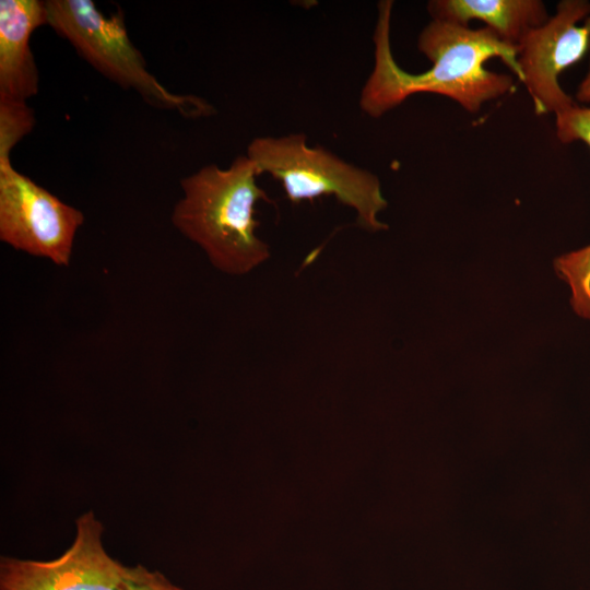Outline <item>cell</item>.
I'll use <instances>...</instances> for the list:
<instances>
[{
  "instance_id": "obj_1",
  "label": "cell",
  "mask_w": 590,
  "mask_h": 590,
  "mask_svg": "<svg viewBox=\"0 0 590 590\" xmlns=\"http://www.w3.org/2000/svg\"><path fill=\"white\" fill-rule=\"evenodd\" d=\"M392 1L378 4L374 32L375 66L359 98L362 110L379 118L417 93H434L456 101L469 113L514 88L510 75L485 69L491 58H500L519 78L518 46L503 42L484 26L472 30L456 23L433 20L421 32L417 48L433 66L423 73L401 69L391 52L390 19Z\"/></svg>"
},
{
  "instance_id": "obj_2",
  "label": "cell",
  "mask_w": 590,
  "mask_h": 590,
  "mask_svg": "<svg viewBox=\"0 0 590 590\" xmlns=\"http://www.w3.org/2000/svg\"><path fill=\"white\" fill-rule=\"evenodd\" d=\"M258 175L255 163L238 155L225 169L210 164L180 180L184 197L173 210L174 226L228 274L248 273L270 258L269 245L256 235L255 205L271 202Z\"/></svg>"
},
{
  "instance_id": "obj_3",
  "label": "cell",
  "mask_w": 590,
  "mask_h": 590,
  "mask_svg": "<svg viewBox=\"0 0 590 590\" xmlns=\"http://www.w3.org/2000/svg\"><path fill=\"white\" fill-rule=\"evenodd\" d=\"M45 4L46 24L107 79L135 91L149 105L175 110L185 118H203L215 113L205 99L173 93L156 80L130 40L120 9L108 16L92 0H46Z\"/></svg>"
},
{
  "instance_id": "obj_4",
  "label": "cell",
  "mask_w": 590,
  "mask_h": 590,
  "mask_svg": "<svg viewBox=\"0 0 590 590\" xmlns=\"http://www.w3.org/2000/svg\"><path fill=\"white\" fill-rule=\"evenodd\" d=\"M246 155L258 174L267 173L281 182L292 203L332 196L356 212L361 227L369 232L388 228L377 217L388 205L378 177L322 146H308L304 133L255 138Z\"/></svg>"
},
{
  "instance_id": "obj_5",
  "label": "cell",
  "mask_w": 590,
  "mask_h": 590,
  "mask_svg": "<svg viewBox=\"0 0 590 590\" xmlns=\"http://www.w3.org/2000/svg\"><path fill=\"white\" fill-rule=\"evenodd\" d=\"M84 214L13 168L0 164V239L14 249L69 266Z\"/></svg>"
},
{
  "instance_id": "obj_6",
  "label": "cell",
  "mask_w": 590,
  "mask_h": 590,
  "mask_svg": "<svg viewBox=\"0 0 590 590\" xmlns=\"http://www.w3.org/2000/svg\"><path fill=\"white\" fill-rule=\"evenodd\" d=\"M590 51V2L563 0L556 13L531 30L518 45L519 80L536 114L559 113L575 104L558 83L559 74Z\"/></svg>"
},
{
  "instance_id": "obj_7",
  "label": "cell",
  "mask_w": 590,
  "mask_h": 590,
  "mask_svg": "<svg viewBox=\"0 0 590 590\" xmlns=\"http://www.w3.org/2000/svg\"><path fill=\"white\" fill-rule=\"evenodd\" d=\"M103 533V523L87 511L75 520L73 542L59 557H1L0 590H128V566L107 553Z\"/></svg>"
},
{
  "instance_id": "obj_8",
  "label": "cell",
  "mask_w": 590,
  "mask_h": 590,
  "mask_svg": "<svg viewBox=\"0 0 590 590\" xmlns=\"http://www.w3.org/2000/svg\"><path fill=\"white\" fill-rule=\"evenodd\" d=\"M46 22L45 1H0V97L26 102L38 93L39 73L30 40Z\"/></svg>"
},
{
  "instance_id": "obj_9",
  "label": "cell",
  "mask_w": 590,
  "mask_h": 590,
  "mask_svg": "<svg viewBox=\"0 0 590 590\" xmlns=\"http://www.w3.org/2000/svg\"><path fill=\"white\" fill-rule=\"evenodd\" d=\"M427 10L433 20L462 26L480 20L503 42L514 46L550 19L540 0H432Z\"/></svg>"
},
{
  "instance_id": "obj_10",
  "label": "cell",
  "mask_w": 590,
  "mask_h": 590,
  "mask_svg": "<svg viewBox=\"0 0 590 590\" xmlns=\"http://www.w3.org/2000/svg\"><path fill=\"white\" fill-rule=\"evenodd\" d=\"M556 134L560 142L583 141L590 148V107L578 104L555 114ZM555 270L578 297H590V245L555 260Z\"/></svg>"
},
{
  "instance_id": "obj_11",
  "label": "cell",
  "mask_w": 590,
  "mask_h": 590,
  "mask_svg": "<svg viewBox=\"0 0 590 590\" xmlns=\"http://www.w3.org/2000/svg\"><path fill=\"white\" fill-rule=\"evenodd\" d=\"M34 125V113L26 102L0 97V164L11 163V151Z\"/></svg>"
},
{
  "instance_id": "obj_12",
  "label": "cell",
  "mask_w": 590,
  "mask_h": 590,
  "mask_svg": "<svg viewBox=\"0 0 590 590\" xmlns=\"http://www.w3.org/2000/svg\"><path fill=\"white\" fill-rule=\"evenodd\" d=\"M128 590H182L157 570H150L145 566H128Z\"/></svg>"
},
{
  "instance_id": "obj_13",
  "label": "cell",
  "mask_w": 590,
  "mask_h": 590,
  "mask_svg": "<svg viewBox=\"0 0 590 590\" xmlns=\"http://www.w3.org/2000/svg\"><path fill=\"white\" fill-rule=\"evenodd\" d=\"M576 97L579 102L590 103V67H589L588 74L586 75V78L582 80V82L580 83L578 87Z\"/></svg>"
}]
</instances>
